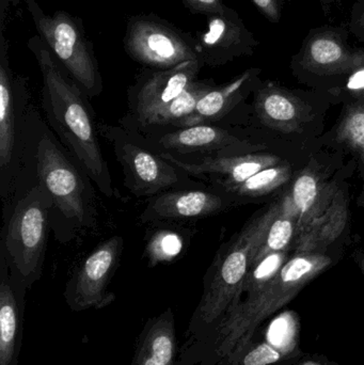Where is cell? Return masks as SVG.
Returning <instances> with one entry per match:
<instances>
[{
	"label": "cell",
	"instance_id": "6da1fadb",
	"mask_svg": "<svg viewBox=\"0 0 364 365\" xmlns=\"http://www.w3.org/2000/svg\"><path fill=\"white\" fill-rule=\"evenodd\" d=\"M42 75V108L49 126L77 166L107 197L115 195L108 164L98 141L89 98L58 63L40 36L27 43Z\"/></svg>",
	"mask_w": 364,
	"mask_h": 365
},
{
	"label": "cell",
	"instance_id": "7a4b0ae2",
	"mask_svg": "<svg viewBox=\"0 0 364 365\" xmlns=\"http://www.w3.org/2000/svg\"><path fill=\"white\" fill-rule=\"evenodd\" d=\"M331 262L324 253L296 255L288 259L269 284L254 297L234 304L216 331L194 347L197 357L202 358L200 365H216L227 356L243 351L259 326L288 304Z\"/></svg>",
	"mask_w": 364,
	"mask_h": 365
},
{
	"label": "cell",
	"instance_id": "3957f363",
	"mask_svg": "<svg viewBox=\"0 0 364 365\" xmlns=\"http://www.w3.org/2000/svg\"><path fill=\"white\" fill-rule=\"evenodd\" d=\"M279 207L280 199L246 223L236 237L218 251L205 274L202 296L188 326L192 349L216 331L239 297L254 257L264 242Z\"/></svg>",
	"mask_w": 364,
	"mask_h": 365
},
{
	"label": "cell",
	"instance_id": "277c9868",
	"mask_svg": "<svg viewBox=\"0 0 364 365\" xmlns=\"http://www.w3.org/2000/svg\"><path fill=\"white\" fill-rule=\"evenodd\" d=\"M27 141L31 145L30 163L36 170V184L51 197L53 207L78 230L95 227V195L91 180L61 149L38 113L29 109Z\"/></svg>",
	"mask_w": 364,
	"mask_h": 365
},
{
	"label": "cell",
	"instance_id": "5b68a950",
	"mask_svg": "<svg viewBox=\"0 0 364 365\" xmlns=\"http://www.w3.org/2000/svg\"><path fill=\"white\" fill-rule=\"evenodd\" d=\"M51 207V197L36 184L15 201L6 219L1 250L11 274L27 289L42 276Z\"/></svg>",
	"mask_w": 364,
	"mask_h": 365
},
{
	"label": "cell",
	"instance_id": "8992f818",
	"mask_svg": "<svg viewBox=\"0 0 364 365\" xmlns=\"http://www.w3.org/2000/svg\"><path fill=\"white\" fill-rule=\"evenodd\" d=\"M38 36L71 78L96 98L104 90L94 44L85 34L83 19L66 11L47 14L36 0H24Z\"/></svg>",
	"mask_w": 364,
	"mask_h": 365
},
{
	"label": "cell",
	"instance_id": "52a82bcc",
	"mask_svg": "<svg viewBox=\"0 0 364 365\" xmlns=\"http://www.w3.org/2000/svg\"><path fill=\"white\" fill-rule=\"evenodd\" d=\"M98 133L113 145L122 166L124 186L138 197H152L172 189L205 187L147 145L139 133L98 123Z\"/></svg>",
	"mask_w": 364,
	"mask_h": 365
},
{
	"label": "cell",
	"instance_id": "ba28073f",
	"mask_svg": "<svg viewBox=\"0 0 364 365\" xmlns=\"http://www.w3.org/2000/svg\"><path fill=\"white\" fill-rule=\"evenodd\" d=\"M27 83L15 77L10 68L6 44L2 38L0 57V195L4 219L14 205L17 179L23 169L27 143Z\"/></svg>",
	"mask_w": 364,
	"mask_h": 365
},
{
	"label": "cell",
	"instance_id": "9c48e42d",
	"mask_svg": "<svg viewBox=\"0 0 364 365\" xmlns=\"http://www.w3.org/2000/svg\"><path fill=\"white\" fill-rule=\"evenodd\" d=\"M345 26H321L310 30L291 68L295 76L310 85L348 81L364 66V48L353 46Z\"/></svg>",
	"mask_w": 364,
	"mask_h": 365
},
{
	"label": "cell",
	"instance_id": "30bf717a",
	"mask_svg": "<svg viewBox=\"0 0 364 365\" xmlns=\"http://www.w3.org/2000/svg\"><path fill=\"white\" fill-rule=\"evenodd\" d=\"M123 45L128 57L145 68L168 70L183 62L201 60L196 36L155 14L130 17Z\"/></svg>",
	"mask_w": 364,
	"mask_h": 365
},
{
	"label": "cell",
	"instance_id": "8fae6325",
	"mask_svg": "<svg viewBox=\"0 0 364 365\" xmlns=\"http://www.w3.org/2000/svg\"><path fill=\"white\" fill-rule=\"evenodd\" d=\"M203 66L201 60H194L168 70L145 68L128 89V110L120 125L134 132L147 128L157 113L198 79Z\"/></svg>",
	"mask_w": 364,
	"mask_h": 365
},
{
	"label": "cell",
	"instance_id": "7c38bea8",
	"mask_svg": "<svg viewBox=\"0 0 364 365\" xmlns=\"http://www.w3.org/2000/svg\"><path fill=\"white\" fill-rule=\"evenodd\" d=\"M124 240L115 235L98 245L66 283L64 298L75 312L103 309L115 302V295L108 284L119 266Z\"/></svg>",
	"mask_w": 364,
	"mask_h": 365
},
{
	"label": "cell",
	"instance_id": "4fadbf2b",
	"mask_svg": "<svg viewBox=\"0 0 364 365\" xmlns=\"http://www.w3.org/2000/svg\"><path fill=\"white\" fill-rule=\"evenodd\" d=\"M140 135L145 143L154 151L170 154L180 158L231 155L234 151L256 148L230 130L215 124L153 130Z\"/></svg>",
	"mask_w": 364,
	"mask_h": 365
},
{
	"label": "cell",
	"instance_id": "5bb4252c",
	"mask_svg": "<svg viewBox=\"0 0 364 365\" xmlns=\"http://www.w3.org/2000/svg\"><path fill=\"white\" fill-rule=\"evenodd\" d=\"M205 17L207 29L196 36L199 57L204 66L216 68L254 55L260 45L234 9L224 4L220 12Z\"/></svg>",
	"mask_w": 364,
	"mask_h": 365
},
{
	"label": "cell",
	"instance_id": "9a60e30c",
	"mask_svg": "<svg viewBox=\"0 0 364 365\" xmlns=\"http://www.w3.org/2000/svg\"><path fill=\"white\" fill-rule=\"evenodd\" d=\"M160 154L190 177L199 181L211 182L218 190L241 184L260 171L282 163L281 158L273 154H231L196 158Z\"/></svg>",
	"mask_w": 364,
	"mask_h": 365
},
{
	"label": "cell",
	"instance_id": "2e32d148",
	"mask_svg": "<svg viewBox=\"0 0 364 365\" xmlns=\"http://www.w3.org/2000/svg\"><path fill=\"white\" fill-rule=\"evenodd\" d=\"M231 201L230 195L218 189H172L150 197L139 219L143 223L200 220L219 214Z\"/></svg>",
	"mask_w": 364,
	"mask_h": 365
},
{
	"label": "cell",
	"instance_id": "e0dca14e",
	"mask_svg": "<svg viewBox=\"0 0 364 365\" xmlns=\"http://www.w3.org/2000/svg\"><path fill=\"white\" fill-rule=\"evenodd\" d=\"M0 251V365H17L27 289L11 274L6 255Z\"/></svg>",
	"mask_w": 364,
	"mask_h": 365
},
{
	"label": "cell",
	"instance_id": "ac0fdd59",
	"mask_svg": "<svg viewBox=\"0 0 364 365\" xmlns=\"http://www.w3.org/2000/svg\"><path fill=\"white\" fill-rule=\"evenodd\" d=\"M260 74L261 68H248L229 83L214 86L201 98L194 113L180 122L175 128L215 124L222 121L262 83Z\"/></svg>",
	"mask_w": 364,
	"mask_h": 365
},
{
	"label": "cell",
	"instance_id": "d6986e66",
	"mask_svg": "<svg viewBox=\"0 0 364 365\" xmlns=\"http://www.w3.org/2000/svg\"><path fill=\"white\" fill-rule=\"evenodd\" d=\"M254 92L256 115L269 128L292 133L307 120L309 105L294 91L267 81L261 83Z\"/></svg>",
	"mask_w": 364,
	"mask_h": 365
},
{
	"label": "cell",
	"instance_id": "ffe728a7",
	"mask_svg": "<svg viewBox=\"0 0 364 365\" xmlns=\"http://www.w3.org/2000/svg\"><path fill=\"white\" fill-rule=\"evenodd\" d=\"M177 355L175 314L172 309L168 308L143 326L137 339L132 365H180Z\"/></svg>",
	"mask_w": 364,
	"mask_h": 365
},
{
	"label": "cell",
	"instance_id": "44dd1931",
	"mask_svg": "<svg viewBox=\"0 0 364 365\" xmlns=\"http://www.w3.org/2000/svg\"><path fill=\"white\" fill-rule=\"evenodd\" d=\"M346 222L345 200L341 193H337L326 210L295 237V255L324 252L341 235Z\"/></svg>",
	"mask_w": 364,
	"mask_h": 365
},
{
	"label": "cell",
	"instance_id": "7402d4cb",
	"mask_svg": "<svg viewBox=\"0 0 364 365\" xmlns=\"http://www.w3.org/2000/svg\"><path fill=\"white\" fill-rule=\"evenodd\" d=\"M291 195L298 216L296 236L326 210L335 197L311 170H305L297 177Z\"/></svg>",
	"mask_w": 364,
	"mask_h": 365
},
{
	"label": "cell",
	"instance_id": "603a6c76",
	"mask_svg": "<svg viewBox=\"0 0 364 365\" xmlns=\"http://www.w3.org/2000/svg\"><path fill=\"white\" fill-rule=\"evenodd\" d=\"M298 229V216L293 202L291 191L280 197V207L277 216L271 222L264 242L259 249L252 264L261 261L267 255L288 250L295 240Z\"/></svg>",
	"mask_w": 364,
	"mask_h": 365
},
{
	"label": "cell",
	"instance_id": "cb8c5ba5",
	"mask_svg": "<svg viewBox=\"0 0 364 365\" xmlns=\"http://www.w3.org/2000/svg\"><path fill=\"white\" fill-rule=\"evenodd\" d=\"M215 86L212 79L207 81H194L190 83L185 91L175 98L164 110L155 115L150 122L147 128L141 130L139 134L153 132V130H172L177 126L180 122L189 117L196 110L197 105L201 98Z\"/></svg>",
	"mask_w": 364,
	"mask_h": 365
},
{
	"label": "cell",
	"instance_id": "d4e9b609",
	"mask_svg": "<svg viewBox=\"0 0 364 365\" xmlns=\"http://www.w3.org/2000/svg\"><path fill=\"white\" fill-rule=\"evenodd\" d=\"M291 175V167L281 163L277 166L269 167L260 171L241 184L220 191L230 195L232 200L234 197H262L286 184L290 181Z\"/></svg>",
	"mask_w": 364,
	"mask_h": 365
},
{
	"label": "cell",
	"instance_id": "484cf974",
	"mask_svg": "<svg viewBox=\"0 0 364 365\" xmlns=\"http://www.w3.org/2000/svg\"><path fill=\"white\" fill-rule=\"evenodd\" d=\"M185 247V235L181 232L169 227L156 230L149 236L145 249L150 267L172 263L181 257Z\"/></svg>",
	"mask_w": 364,
	"mask_h": 365
},
{
	"label": "cell",
	"instance_id": "4316f807",
	"mask_svg": "<svg viewBox=\"0 0 364 365\" xmlns=\"http://www.w3.org/2000/svg\"><path fill=\"white\" fill-rule=\"evenodd\" d=\"M286 262H288V250L267 255L261 261L252 264L247 276H246L245 281H244L241 293L233 306L241 300L254 297V295L260 293L267 284L274 280Z\"/></svg>",
	"mask_w": 364,
	"mask_h": 365
},
{
	"label": "cell",
	"instance_id": "83f0119b",
	"mask_svg": "<svg viewBox=\"0 0 364 365\" xmlns=\"http://www.w3.org/2000/svg\"><path fill=\"white\" fill-rule=\"evenodd\" d=\"M338 128V138L364 163V98L348 105Z\"/></svg>",
	"mask_w": 364,
	"mask_h": 365
},
{
	"label": "cell",
	"instance_id": "f1b7e54d",
	"mask_svg": "<svg viewBox=\"0 0 364 365\" xmlns=\"http://www.w3.org/2000/svg\"><path fill=\"white\" fill-rule=\"evenodd\" d=\"M286 0H251L259 12L273 24L281 21L282 11Z\"/></svg>",
	"mask_w": 364,
	"mask_h": 365
},
{
	"label": "cell",
	"instance_id": "f546056e",
	"mask_svg": "<svg viewBox=\"0 0 364 365\" xmlns=\"http://www.w3.org/2000/svg\"><path fill=\"white\" fill-rule=\"evenodd\" d=\"M185 8L194 15L215 14L224 9V0H181Z\"/></svg>",
	"mask_w": 364,
	"mask_h": 365
},
{
	"label": "cell",
	"instance_id": "4dcf8cb0",
	"mask_svg": "<svg viewBox=\"0 0 364 365\" xmlns=\"http://www.w3.org/2000/svg\"><path fill=\"white\" fill-rule=\"evenodd\" d=\"M348 28L350 34L364 45V0H357L353 4Z\"/></svg>",
	"mask_w": 364,
	"mask_h": 365
},
{
	"label": "cell",
	"instance_id": "1f68e13d",
	"mask_svg": "<svg viewBox=\"0 0 364 365\" xmlns=\"http://www.w3.org/2000/svg\"><path fill=\"white\" fill-rule=\"evenodd\" d=\"M322 4L323 9H324L325 12H328L329 8L333 4H341L342 0H318Z\"/></svg>",
	"mask_w": 364,
	"mask_h": 365
},
{
	"label": "cell",
	"instance_id": "d6a6232c",
	"mask_svg": "<svg viewBox=\"0 0 364 365\" xmlns=\"http://www.w3.org/2000/svg\"><path fill=\"white\" fill-rule=\"evenodd\" d=\"M357 263H358L359 267L361 268L364 274V253L357 252L356 253Z\"/></svg>",
	"mask_w": 364,
	"mask_h": 365
}]
</instances>
